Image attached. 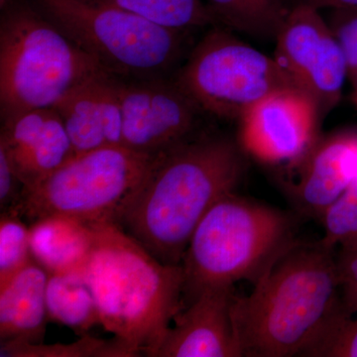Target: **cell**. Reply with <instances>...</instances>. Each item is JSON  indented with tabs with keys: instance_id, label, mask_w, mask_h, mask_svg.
Returning a JSON list of instances; mask_svg holds the SVG:
<instances>
[{
	"instance_id": "obj_14",
	"label": "cell",
	"mask_w": 357,
	"mask_h": 357,
	"mask_svg": "<svg viewBox=\"0 0 357 357\" xmlns=\"http://www.w3.org/2000/svg\"><path fill=\"white\" fill-rule=\"evenodd\" d=\"M76 155L122 145L121 77L100 70L55 105Z\"/></svg>"
},
{
	"instance_id": "obj_11",
	"label": "cell",
	"mask_w": 357,
	"mask_h": 357,
	"mask_svg": "<svg viewBox=\"0 0 357 357\" xmlns=\"http://www.w3.org/2000/svg\"><path fill=\"white\" fill-rule=\"evenodd\" d=\"M321 117L319 105L303 89L275 91L239 117V147L260 163L292 168L319 140Z\"/></svg>"
},
{
	"instance_id": "obj_30",
	"label": "cell",
	"mask_w": 357,
	"mask_h": 357,
	"mask_svg": "<svg viewBox=\"0 0 357 357\" xmlns=\"http://www.w3.org/2000/svg\"><path fill=\"white\" fill-rule=\"evenodd\" d=\"M349 79L352 86V96H357V69Z\"/></svg>"
},
{
	"instance_id": "obj_3",
	"label": "cell",
	"mask_w": 357,
	"mask_h": 357,
	"mask_svg": "<svg viewBox=\"0 0 357 357\" xmlns=\"http://www.w3.org/2000/svg\"><path fill=\"white\" fill-rule=\"evenodd\" d=\"M91 225L93 248L82 274L100 324L136 356H148L182 310L184 269L159 261L117 223Z\"/></svg>"
},
{
	"instance_id": "obj_13",
	"label": "cell",
	"mask_w": 357,
	"mask_h": 357,
	"mask_svg": "<svg viewBox=\"0 0 357 357\" xmlns=\"http://www.w3.org/2000/svg\"><path fill=\"white\" fill-rule=\"evenodd\" d=\"M0 149L25 185L24 191L76 156L64 122L54 107L20 112L1 119Z\"/></svg>"
},
{
	"instance_id": "obj_2",
	"label": "cell",
	"mask_w": 357,
	"mask_h": 357,
	"mask_svg": "<svg viewBox=\"0 0 357 357\" xmlns=\"http://www.w3.org/2000/svg\"><path fill=\"white\" fill-rule=\"evenodd\" d=\"M323 243H291L270 261L234 318L243 356H303L345 311L337 258Z\"/></svg>"
},
{
	"instance_id": "obj_5",
	"label": "cell",
	"mask_w": 357,
	"mask_h": 357,
	"mask_svg": "<svg viewBox=\"0 0 357 357\" xmlns=\"http://www.w3.org/2000/svg\"><path fill=\"white\" fill-rule=\"evenodd\" d=\"M291 229L282 211L234 192L225 195L202 218L185 249V295L191 301L208 287L257 280L291 243Z\"/></svg>"
},
{
	"instance_id": "obj_15",
	"label": "cell",
	"mask_w": 357,
	"mask_h": 357,
	"mask_svg": "<svg viewBox=\"0 0 357 357\" xmlns=\"http://www.w3.org/2000/svg\"><path fill=\"white\" fill-rule=\"evenodd\" d=\"M294 203L302 213L321 218L357 178V132L342 131L317 142L310 153L292 167Z\"/></svg>"
},
{
	"instance_id": "obj_17",
	"label": "cell",
	"mask_w": 357,
	"mask_h": 357,
	"mask_svg": "<svg viewBox=\"0 0 357 357\" xmlns=\"http://www.w3.org/2000/svg\"><path fill=\"white\" fill-rule=\"evenodd\" d=\"M29 229L33 259L49 274L82 272L93 248L91 223L52 215L33 222Z\"/></svg>"
},
{
	"instance_id": "obj_27",
	"label": "cell",
	"mask_w": 357,
	"mask_h": 357,
	"mask_svg": "<svg viewBox=\"0 0 357 357\" xmlns=\"http://www.w3.org/2000/svg\"><path fill=\"white\" fill-rule=\"evenodd\" d=\"M25 185L14 170L3 150L0 149V210L1 213H13L22 201Z\"/></svg>"
},
{
	"instance_id": "obj_32",
	"label": "cell",
	"mask_w": 357,
	"mask_h": 357,
	"mask_svg": "<svg viewBox=\"0 0 357 357\" xmlns=\"http://www.w3.org/2000/svg\"><path fill=\"white\" fill-rule=\"evenodd\" d=\"M6 1L7 0H0V7L3 6Z\"/></svg>"
},
{
	"instance_id": "obj_31",
	"label": "cell",
	"mask_w": 357,
	"mask_h": 357,
	"mask_svg": "<svg viewBox=\"0 0 357 357\" xmlns=\"http://www.w3.org/2000/svg\"><path fill=\"white\" fill-rule=\"evenodd\" d=\"M352 100H354V105L357 107V96H352Z\"/></svg>"
},
{
	"instance_id": "obj_24",
	"label": "cell",
	"mask_w": 357,
	"mask_h": 357,
	"mask_svg": "<svg viewBox=\"0 0 357 357\" xmlns=\"http://www.w3.org/2000/svg\"><path fill=\"white\" fill-rule=\"evenodd\" d=\"M342 314L321 333L305 356L357 357V314Z\"/></svg>"
},
{
	"instance_id": "obj_22",
	"label": "cell",
	"mask_w": 357,
	"mask_h": 357,
	"mask_svg": "<svg viewBox=\"0 0 357 357\" xmlns=\"http://www.w3.org/2000/svg\"><path fill=\"white\" fill-rule=\"evenodd\" d=\"M33 259L30 229L13 213H1L0 220V287Z\"/></svg>"
},
{
	"instance_id": "obj_10",
	"label": "cell",
	"mask_w": 357,
	"mask_h": 357,
	"mask_svg": "<svg viewBox=\"0 0 357 357\" xmlns=\"http://www.w3.org/2000/svg\"><path fill=\"white\" fill-rule=\"evenodd\" d=\"M122 145L157 156L195 136L204 114L174 76L122 79Z\"/></svg>"
},
{
	"instance_id": "obj_26",
	"label": "cell",
	"mask_w": 357,
	"mask_h": 357,
	"mask_svg": "<svg viewBox=\"0 0 357 357\" xmlns=\"http://www.w3.org/2000/svg\"><path fill=\"white\" fill-rule=\"evenodd\" d=\"M342 303L347 314H357V243L340 248L337 257Z\"/></svg>"
},
{
	"instance_id": "obj_16",
	"label": "cell",
	"mask_w": 357,
	"mask_h": 357,
	"mask_svg": "<svg viewBox=\"0 0 357 357\" xmlns=\"http://www.w3.org/2000/svg\"><path fill=\"white\" fill-rule=\"evenodd\" d=\"M49 272L32 259L0 287V342L42 344Z\"/></svg>"
},
{
	"instance_id": "obj_18",
	"label": "cell",
	"mask_w": 357,
	"mask_h": 357,
	"mask_svg": "<svg viewBox=\"0 0 357 357\" xmlns=\"http://www.w3.org/2000/svg\"><path fill=\"white\" fill-rule=\"evenodd\" d=\"M46 303L49 319L69 326L82 337L100 324L95 297L82 272L49 275Z\"/></svg>"
},
{
	"instance_id": "obj_20",
	"label": "cell",
	"mask_w": 357,
	"mask_h": 357,
	"mask_svg": "<svg viewBox=\"0 0 357 357\" xmlns=\"http://www.w3.org/2000/svg\"><path fill=\"white\" fill-rule=\"evenodd\" d=\"M215 25L250 36H276L285 16L275 13L261 0H206Z\"/></svg>"
},
{
	"instance_id": "obj_29",
	"label": "cell",
	"mask_w": 357,
	"mask_h": 357,
	"mask_svg": "<svg viewBox=\"0 0 357 357\" xmlns=\"http://www.w3.org/2000/svg\"><path fill=\"white\" fill-rule=\"evenodd\" d=\"M261 1L268 8L271 9L272 11L279 14V15L285 16L286 13H288L289 9L284 6L282 0H261Z\"/></svg>"
},
{
	"instance_id": "obj_12",
	"label": "cell",
	"mask_w": 357,
	"mask_h": 357,
	"mask_svg": "<svg viewBox=\"0 0 357 357\" xmlns=\"http://www.w3.org/2000/svg\"><path fill=\"white\" fill-rule=\"evenodd\" d=\"M234 286L202 290L174 318L162 342L148 356H243L234 323Z\"/></svg>"
},
{
	"instance_id": "obj_23",
	"label": "cell",
	"mask_w": 357,
	"mask_h": 357,
	"mask_svg": "<svg viewBox=\"0 0 357 357\" xmlns=\"http://www.w3.org/2000/svg\"><path fill=\"white\" fill-rule=\"evenodd\" d=\"M325 229L321 243L335 249L357 243V178L321 215Z\"/></svg>"
},
{
	"instance_id": "obj_9",
	"label": "cell",
	"mask_w": 357,
	"mask_h": 357,
	"mask_svg": "<svg viewBox=\"0 0 357 357\" xmlns=\"http://www.w3.org/2000/svg\"><path fill=\"white\" fill-rule=\"evenodd\" d=\"M275 39L277 62L314 98L321 115L330 114L342 100L349 73L342 49L319 9L296 4Z\"/></svg>"
},
{
	"instance_id": "obj_1",
	"label": "cell",
	"mask_w": 357,
	"mask_h": 357,
	"mask_svg": "<svg viewBox=\"0 0 357 357\" xmlns=\"http://www.w3.org/2000/svg\"><path fill=\"white\" fill-rule=\"evenodd\" d=\"M243 172L236 143L194 136L157 155L114 222L159 261L182 265L199 222L218 199L234 192Z\"/></svg>"
},
{
	"instance_id": "obj_19",
	"label": "cell",
	"mask_w": 357,
	"mask_h": 357,
	"mask_svg": "<svg viewBox=\"0 0 357 357\" xmlns=\"http://www.w3.org/2000/svg\"><path fill=\"white\" fill-rule=\"evenodd\" d=\"M122 9L178 31L192 32L215 20L203 0H105Z\"/></svg>"
},
{
	"instance_id": "obj_8",
	"label": "cell",
	"mask_w": 357,
	"mask_h": 357,
	"mask_svg": "<svg viewBox=\"0 0 357 357\" xmlns=\"http://www.w3.org/2000/svg\"><path fill=\"white\" fill-rule=\"evenodd\" d=\"M231 32L213 25L190 51L175 77L204 112L238 121L270 93L300 88L276 59Z\"/></svg>"
},
{
	"instance_id": "obj_21",
	"label": "cell",
	"mask_w": 357,
	"mask_h": 357,
	"mask_svg": "<svg viewBox=\"0 0 357 357\" xmlns=\"http://www.w3.org/2000/svg\"><path fill=\"white\" fill-rule=\"evenodd\" d=\"M1 357H133L128 345L119 338L103 340L83 335L70 344H30L22 342H1Z\"/></svg>"
},
{
	"instance_id": "obj_7",
	"label": "cell",
	"mask_w": 357,
	"mask_h": 357,
	"mask_svg": "<svg viewBox=\"0 0 357 357\" xmlns=\"http://www.w3.org/2000/svg\"><path fill=\"white\" fill-rule=\"evenodd\" d=\"M155 158L124 146L76 155L24 191L15 215L32 223L52 215L86 223L114 222L119 208L142 182Z\"/></svg>"
},
{
	"instance_id": "obj_4",
	"label": "cell",
	"mask_w": 357,
	"mask_h": 357,
	"mask_svg": "<svg viewBox=\"0 0 357 357\" xmlns=\"http://www.w3.org/2000/svg\"><path fill=\"white\" fill-rule=\"evenodd\" d=\"M100 70H105L31 0H7L1 6V119L53 107L68 91Z\"/></svg>"
},
{
	"instance_id": "obj_28",
	"label": "cell",
	"mask_w": 357,
	"mask_h": 357,
	"mask_svg": "<svg viewBox=\"0 0 357 357\" xmlns=\"http://www.w3.org/2000/svg\"><path fill=\"white\" fill-rule=\"evenodd\" d=\"M297 3L307 4L317 9L337 8V7L357 6V0H298Z\"/></svg>"
},
{
	"instance_id": "obj_6",
	"label": "cell",
	"mask_w": 357,
	"mask_h": 357,
	"mask_svg": "<svg viewBox=\"0 0 357 357\" xmlns=\"http://www.w3.org/2000/svg\"><path fill=\"white\" fill-rule=\"evenodd\" d=\"M100 67L122 79L174 76L190 52L178 31L105 0H31Z\"/></svg>"
},
{
	"instance_id": "obj_25",
	"label": "cell",
	"mask_w": 357,
	"mask_h": 357,
	"mask_svg": "<svg viewBox=\"0 0 357 357\" xmlns=\"http://www.w3.org/2000/svg\"><path fill=\"white\" fill-rule=\"evenodd\" d=\"M326 22L344 54L349 79L357 69V6L331 9Z\"/></svg>"
}]
</instances>
